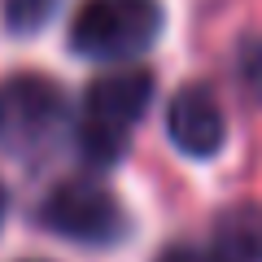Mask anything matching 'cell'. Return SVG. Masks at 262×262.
Wrapping results in <instances>:
<instances>
[{
	"label": "cell",
	"instance_id": "5b68a950",
	"mask_svg": "<svg viewBox=\"0 0 262 262\" xmlns=\"http://www.w3.org/2000/svg\"><path fill=\"white\" fill-rule=\"evenodd\" d=\"M166 131H170V140H175L184 153L210 158V153H219V144L227 140V118H223L219 101L206 92V88H184V92L170 101Z\"/></svg>",
	"mask_w": 262,
	"mask_h": 262
},
{
	"label": "cell",
	"instance_id": "9c48e42d",
	"mask_svg": "<svg viewBox=\"0 0 262 262\" xmlns=\"http://www.w3.org/2000/svg\"><path fill=\"white\" fill-rule=\"evenodd\" d=\"M162 262H219V258H214V253H201V249H179V245H175V249L162 253Z\"/></svg>",
	"mask_w": 262,
	"mask_h": 262
},
{
	"label": "cell",
	"instance_id": "30bf717a",
	"mask_svg": "<svg viewBox=\"0 0 262 262\" xmlns=\"http://www.w3.org/2000/svg\"><path fill=\"white\" fill-rule=\"evenodd\" d=\"M0 219H5V188H0Z\"/></svg>",
	"mask_w": 262,
	"mask_h": 262
},
{
	"label": "cell",
	"instance_id": "7a4b0ae2",
	"mask_svg": "<svg viewBox=\"0 0 262 262\" xmlns=\"http://www.w3.org/2000/svg\"><path fill=\"white\" fill-rule=\"evenodd\" d=\"M70 127L66 92L44 75H13L0 83V149L22 162L48 158Z\"/></svg>",
	"mask_w": 262,
	"mask_h": 262
},
{
	"label": "cell",
	"instance_id": "ba28073f",
	"mask_svg": "<svg viewBox=\"0 0 262 262\" xmlns=\"http://www.w3.org/2000/svg\"><path fill=\"white\" fill-rule=\"evenodd\" d=\"M241 79H245V88L262 101V39L245 48V57H241Z\"/></svg>",
	"mask_w": 262,
	"mask_h": 262
},
{
	"label": "cell",
	"instance_id": "8992f818",
	"mask_svg": "<svg viewBox=\"0 0 262 262\" xmlns=\"http://www.w3.org/2000/svg\"><path fill=\"white\" fill-rule=\"evenodd\" d=\"M210 253L219 262H262V210H253V206L227 210L219 219Z\"/></svg>",
	"mask_w": 262,
	"mask_h": 262
},
{
	"label": "cell",
	"instance_id": "52a82bcc",
	"mask_svg": "<svg viewBox=\"0 0 262 262\" xmlns=\"http://www.w3.org/2000/svg\"><path fill=\"white\" fill-rule=\"evenodd\" d=\"M48 9H53V0H9V22L18 31H31L48 18Z\"/></svg>",
	"mask_w": 262,
	"mask_h": 262
},
{
	"label": "cell",
	"instance_id": "6da1fadb",
	"mask_svg": "<svg viewBox=\"0 0 262 262\" xmlns=\"http://www.w3.org/2000/svg\"><path fill=\"white\" fill-rule=\"evenodd\" d=\"M149 101H153V75H144V70L101 75L83 92V110H79V149H83V158L96 162V166L118 162L131 131L140 127Z\"/></svg>",
	"mask_w": 262,
	"mask_h": 262
},
{
	"label": "cell",
	"instance_id": "277c9868",
	"mask_svg": "<svg viewBox=\"0 0 262 262\" xmlns=\"http://www.w3.org/2000/svg\"><path fill=\"white\" fill-rule=\"evenodd\" d=\"M48 232L66 236L79 245H110L127 232V214H122L118 196L105 192L92 179H66L48 192L44 210H39Z\"/></svg>",
	"mask_w": 262,
	"mask_h": 262
},
{
	"label": "cell",
	"instance_id": "3957f363",
	"mask_svg": "<svg viewBox=\"0 0 262 262\" xmlns=\"http://www.w3.org/2000/svg\"><path fill=\"white\" fill-rule=\"evenodd\" d=\"M162 31V5L158 0H83L70 27L75 53L96 61L136 57L158 39Z\"/></svg>",
	"mask_w": 262,
	"mask_h": 262
}]
</instances>
